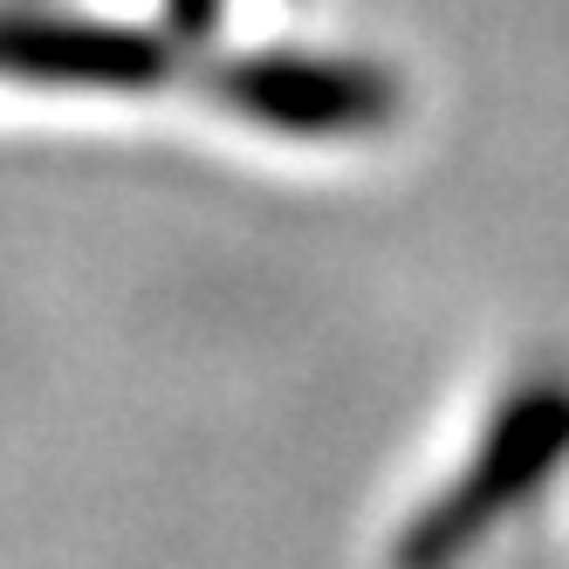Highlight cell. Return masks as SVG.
I'll use <instances>...</instances> for the list:
<instances>
[{"label": "cell", "mask_w": 569, "mask_h": 569, "mask_svg": "<svg viewBox=\"0 0 569 569\" xmlns=\"http://www.w3.org/2000/svg\"><path fill=\"white\" fill-rule=\"evenodd\" d=\"M562 460H569V378H536L480 432L467 473L412 515V528L391 549V569H460Z\"/></svg>", "instance_id": "6da1fadb"}, {"label": "cell", "mask_w": 569, "mask_h": 569, "mask_svg": "<svg viewBox=\"0 0 569 569\" xmlns=\"http://www.w3.org/2000/svg\"><path fill=\"white\" fill-rule=\"evenodd\" d=\"M220 97L289 138H363L385 131L398 110V83L385 69L330 56H248L220 69Z\"/></svg>", "instance_id": "7a4b0ae2"}, {"label": "cell", "mask_w": 569, "mask_h": 569, "mask_svg": "<svg viewBox=\"0 0 569 569\" xmlns=\"http://www.w3.org/2000/svg\"><path fill=\"white\" fill-rule=\"evenodd\" d=\"M172 69L166 42L103 21H49V14H0V76L49 90H144Z\"/></svg>", "instance_id": "3957f363"}, {"label": "cell", "mask_w": 569, "mask_h": 569, "mask_svg": "<svg viewBox=\"0 0 569 569\" xmlns=\"http://www.w3.org/2000/svg\"><path fill=\"white\" fill-rule=\"evenodd\" d=\"M207 21H213V0H179V28L186 34H199Z\"/></svg>", "instance_id": "277c9868"}]
</instances>
